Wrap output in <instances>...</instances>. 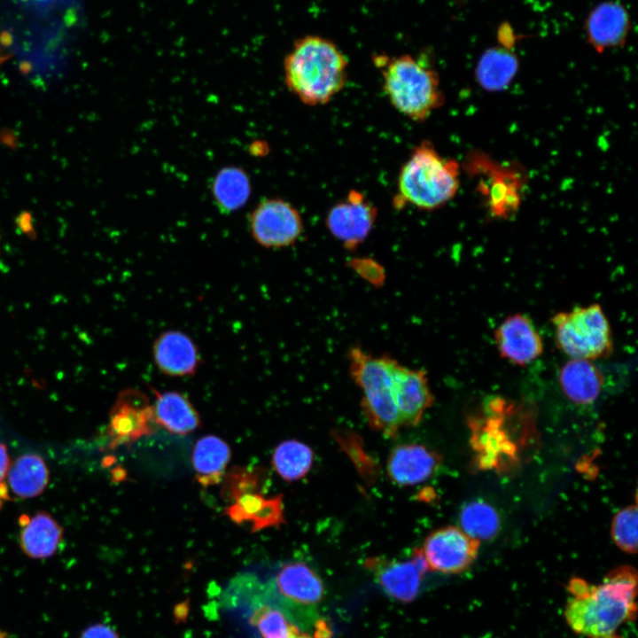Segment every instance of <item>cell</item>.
Returning a JSON list of instances; mask_svg holds the SVG:
<instances>
[{
  "instance_id": "6da1fadb",
  "label": "cell",
  "mask_w": 638,
  "mask_h": 638,
  "mask_svg": "<svg viewBox=\"0 0 638 638\" xmlns=\"http://www.w3.org/2000/svg\"><path fill=\"white\" fill-rule=\"evenodd\" d=\"M80 14H43L0 0L1 48L16 58L28 78L54 80L68 66Z\"/></svg>"
},
{
  "instance_id": "7a4b0ae2",
  "label": "cell",
  "mask_w": 638,
  "mask_h": 638,
  "mask_svg": "<svg viewBox=\"0 0 638 638\" xmlns=\"http://www.w3.org/2000/svg\"><path fill=\"white\" fill-rule=\"evenodd\" d=\"M564 616L577 634L586 638H624L621 630L636 617L637 574L622 566L591 585L580 578L570 580Z\"/></svg>"
},
{
  "instance_id": "3957f363",
  "label": "cell",
  "mask_w": 638,
  "mask_h": 638,
  "mask_svg": "<svg viewBox=\"0 0 638 638\" xmlns=\"http://www.w3.org/2000/svg\"><path fill=\"white\" fill-rule=\"evenodd\" d=\"M347 60L331 40L319 35L298 39L284 61L288 89L307 105L330 102L346 85Z\"/></svg>"
},
{
  "instance_id": "277c9868",
  "label": "cell",
  "mask_w": 638,
  "mask_h": 638,
  "mask_svg": "<svg viewBox=\"0 0 638 638\" xmlns=\"http://www.w3.org/2000/svg\"><path fill=\"white\" fill-rule=\"evenodd\" d=\"M459 173L455 160L443 158L430 142H422L401 168L394 206L411 205L427 211L440 208L455 196Z\"/></svg>"
},
{
  "instance_id": "5b68a950",
  "label": "cell",
  "mask_w": 638,
  "mask_h": 638,
  "mask_svg": "<svg viewBox=\"0 0 638 638\" xmlns=\"http://www.w3.org/2000/svg\"><path fill=\"white\" fill-rule=\"evenodd\" d=\"M392 105L414 121H425L444 102L436 70L408 54L376 57Z\"/></svg>"
},
{
  "instance_id": "8992f818",
  "label": "cell",
  "mask_w": 638,
  "mask_h": 638,
  "mask_svg": "<svg viewBox=\"0 0 638 638\" xmlns=\"http://www.w3.org/2000/svg\"><path fill=\"white\" fill-rule=\"evenodd\" d=\"M347 360L349 375L362 391L361 407L369 425L387 438H395L401 424L393 393L394 359L354 346L347 352Z\"/></svg>"
},
{
  "instance_id": "52a82bcc",
  "label": "cell",
  "mask_w": 638,
  "mask_h": 638,
  "mask_svg": "<svg viewBox=\"0 0 638 638\" xmlns=\"http://www.w3.org/2000/svg\"><path fill=\"white\" fill-rule=\"evenodd\" d=\"M324 596L319 575L303 562L284 564L272 580L258 590V604L266 603L280 610L298 627L315 623L317 606Z\"/></svg>"
},
{
  "instance_id": "ba28073f",
  "label": "cell",
  "mask_w": 638,
  "mask_h": 638,
  "mask_svg": "<svg viewBox=\"0 0 638 638\" xmlns=\"http://www.w3.org/2000/svg\"><path fill=\"white\" fill-rule=\"evenodd\" d=\"M551 322L556 344L570 359L594 361L611 354L612 332L599 304L558 312L552 316Z\"/></svg>"
},
{
  "instance_id": "9c48e42d",
  "label": "cell",
  "mask_w": 638,
  "mask_h": 638,
  "mask_svg": "<svg viewBox=\"0 0 638 638\" xmlns=\"http://www.w3.org/2000/svg\"><path fill=\"white\" fill-rule=\"evenodd\" d=\"M249 229L253 240L268 249L292 245L303 232L300 211L280 198L261 200L249 215Z\"/></svg>"
},
{
  "instance_id": "30bf717a",
  "label": "cell",
  "mask_w": 638,
  "mask_h": 638,
  "mask_svg": "<svg viewBox=\"0 0 638 638\" xmlns=\"http://www.w3.org/2000/svg\"><path fill=\"white\" fill-rule=\"evenodd\" d=\"M478 545L461 528L446 526L432 532L420 549L429 571L457 574L473 563Z\"/></svg>"
},
{
  "instance_id": "8fae6325",
  "label": "cell",
  "mask_w": 638,
  "mask_h": 638,
  "mask_svg": "<svg viewBox=\"0 0 638 638\" xmlns=\"http://www.w3.org/2000/svg\"><path fill=\"white\" fill-rule=\"evenodd\" d=\"M377 216V207L362 192L351 191L330 208L325 224L346 249L354 251L366 240Z\"/></svg>"
},
{
  "instance_id": "7c38bea8",
  "label": "cell",
  "mask_w": 638,
  "mask_h": 638,
  "mask_svg": "<svg viewBox=\"0 0 638 638\" xmlns=\"http://www.w3.org/2000/svg\"><path fill=\"white\" fill-rule=\"evenodd\" d=\"M152 404L140 390L128 388L120 393L110 416L108 433L111 446L129 445L153 430Z\"/></svg>"
},
{
  "instance_id": "4fadbf2b",
  "label": "cell",
  "mask_w": 638,
  "mask_h": 638,
  "mask_svg": "<svg viewBox=\"0 0 638 638\" xmlns=\"http://www.w3.org/2000/svg\"><path fill=\"white\" fill-rule=\"evenodd\" d=\"M366 566L384 592L401 603H410L417 596L424 575L429 571L420 548L414 549L408 560L373 557L366 561Z\"/></svg>"
},
{
  "instance_id": "5bb4252c",
  "label": "cell",
  "mask_w": 638,
  "mask_h": 638,
  "mask_svg": "<svg viewBox=\"0 0 638 638\" xmlns=\"http://www.w3.org/2000/svg\"><path fill=\"white\" fill-rule=\"evenodd\" d=\"M631 28L630 14L619 0L598 3L584 20L586 41L598 53L625 45Z\"/></svg>"
},
{
  "instance_id": "9a60e30c",
  "label": "cell",
  "mask_w": 638,
  "mask_h": 638,
  "mask_svg": "<svg viewBox=\"0 0 638 638\" xmlns=\"http://www.w3.org/2000/svg\"><path fill=\"white\" fill-rule=\"evenodd\" d=\"M393 393L401 426H417L434 402L424 370L411 369L393 360Z\"/></svg>"
},
{
  "instance_id": "2e32d148",
  "label": "cell",
  "mask_w": 638,
  "mask_h": 638,
  "mask_svg": "<svg viewBox=\"0 0 638 638\" xmlns=\"http://www.w3.org/2000/svg\"><path fill=\"white\" fill-rule=\"evenodd\" d=\"M500 355L517 366H525L543 353V341L532 319L521 313L507 316L494 333Z\"/></svg>"
},
{
  "instance_id": "e0dca14e",
  "label": "cell",
  "mask_w": 638,
  "mask_h": 638,
  "mask_svg": "<svg viewBox=\"0 0 638 638\" xmlns=\"http://www.w3.org/2000/svg\"><path fill=\"white\" fill-rule=\"evenodd\" d=\"M152 353L158 370L171 377H193L201 363L198 345L189 334L179 330L159 334Z\"/></svg>"
},
{
  "instance_id": "ac0fdd59",
  "label": "cell",
  "mask_w": 638,
  "mask_h": 638,
  "mask_svg": "<svg viewBox=\"0 0 638 638\" xmlns=\"http://www.w3.org/2000/svg\"><path fill=\"white\" fill-rule=\"evenodd\" d=\"M440 455L421 444H401L392 449L386 463L387 474L394 484L414 486L431 478L440 467Z\"/></svg>"
},
{
  "instance_id": "d6986e66",
  "label": "cell",
  "mask_w": 638,
  "mask_h": 638,
  "mask_svg": "<svg viewBox=\"0 0 638 638\" xmlns=\"http://www.w3.org/2000/svg\"><path fill=\"white\" fill-rule=\"evenodd\" d=\"M155 396L152 404L154 423L169 432L188 434L201 425L200 416L190 399L178 391L159 392L151 388Z\"/></svg>"
},
{
  "instance_id": "ffe728a7",
  "label": "cell",
  "mask_w": 638,
  "mask_h": 638,
  "mask_svg": "<svg viewBox=\"0 0 638 638\" xmlns=\"http://www.w3.org/2000/svg\"><path fill=\"white\" fill-rule=\"evenodd\" d=\"M558 383L563 393L572 402L588 405L599 397L603 375L593 361L569 359L559 370Z\"/></svg>"
},
{
  "instance_id": "44dd1931",
  "label": "cell",
  "mask_w": 638,
  "mask_h": 638,
  "mask_svg": "<svg viewBox=\"0 0 638 638\" xmlns=\"http://www.w3.org/2000/svg\"><path fill=\"white\" fill-rule=\"evenodd\" d=\"M519 67L517 56L510 48L494 46L483 51L475 67L478 84L489 91L506 89Z\"/></svg>"
},
{
  "instance_id": "7402d4cb",
  "label": "cell",
  "mask_w": 638,
  "mask_h": 638,
  "mask_svg": "<svg viewBox=\"0 0 638 638\" xmlns=\"http://www.w3.org/2000/svg\"><path fill=\"white\" fill-rule=\"evenodd\" d=\"M230 459V449L223 440L214 435L200 438L191 455L197 481L203 486L221 483Z\"/></svg>"
},
{
  "instance_id": "603a6c76",
  "label": "cell",
  "mask_w": 638,
  "mask_h": 638,
  "mask_svg": "<svg viewBox=\"0 0 638 638\" xmlns=\"http://www.w3.org/2000/svg\"><path fill=\"white\" fill-rule=\"evenodd\" d=\"M22 525L20 546L26 555L41 559L55 554L62 541L63 530L50 514L37 512Z\"/></svg>"
},
{
  "instance_id": "cb8c5ba5",
  "label": "cell",
  "mask_w": 638,
  "mask_h": 638,
  "mask_svg": "<svg viewBox=\"0 0 638 638\" xmlns=\"http://www.w3.org/2000/svg\"><path fill=\"white\" fill-rule=\"evenodd\" d=\"M211 191L219 211L230 214L246 204L252 193V183L245 169L228 166L221 168L214 175Z\"/></svg>"
},
{
  "instance_id": "d4e9b609",
  "label": "cell",
  "mask_w": 638,
  "mask_h": 638,
  "mask_svg": "<svg viewBox=\"0 0 638 638\" xmlns=\"http://www.w3.org/2000/svg\"><path fill=\"white\" fill-rule=\"evenodd\" d=\"M6 475L12 492L19 498L39 495L49 482L48 468L43 458L35 454L19 456L10 464Z\"/></svg>"
},
{
  "instance_id": "484cf974",
  "label": "cell",
  "mask_w": 638,
  "mask_h": 638,
  "mask_svg": "<svg viewBox=\"0 0 638 638\" xmlns=\"http://www.w3.org/2000/svg\"><path fill=\"white\" fill-rule=\"evenodd\" d=\"M314 454L309 446L287 440L276 446L272 455V465L276 473L286 482L304 478L310 471Z\"/></svg>"
},
{
  "instance_id": "4316f807",
  "label": "cell",
  "mask_w": 638,
  "mask_h": 638,
  "mask_svg": "<svg viewBox=\"0 0 638 638\" xmlns=\"http://www.w3.org/2000/svg\"><path fill=\"white\" fill-rule=\"evenodd\" d=\"M461 529L479 541L494 538L501 525L496 510L489 503L474 501L466 504L460 514Z\"/></svg>"
},
{
  "instance_id": "83f0119b",
  "label": "cell",
  "mask_w": 638,
  "mask_h": 638,
  "mask_svg": "<svg viewBox=\"0 0 638 638\" xmlns=\"http://www.w3.org/2000/svg\"><path fill=\"white\" fill-rule=\"evenodd\" d=\"M265 474L260 468L235 466L224 472L221 480V496L231 503L239 497L251 494L261 493L265 481Z\"/></svg>"
},
{
  "instance_id": "f1b7e54d",
  "label": "cell",
  "mask_w": 638,
  "mask_h": 638,
  "mask_svg": "<svg viewBox=\"0 0 638 638\" xmlns=\"http://www.w3.org/2000/svg\"><path fill=\"white\" fill-rule=\"evenodd\" d=\"M252 609L250 622L262 638H292L299 632L298 627L272 605L261 603L253 605Z\"/></svg>"
},
{
  "instance_id": "f546056e",
  "label": "cell",
  "mask_w": 638,
  "mask_h": 638,
  "mask_svg": "<svg viewBox=\"0 0 638 638\" xmlns=\"http://www.w3.org/2000/svg\"><path fill=\"white\" fill-rule=\"evenodd\" d=\"M637 507L629 505L614 517L611 533L615 544L626 553L637 551Z\"/></svg>"
},
{
  "instance_id": "4dcf8cb0",
  "label": "cell",
  "mask_w": 638,
  "mask_h": 638,
  "mask_svg": "<svg viewBox=\"0 0 638 638\" xmlns=\"http://www.w3.org/2000/svg\"><path fill=\"white\" fill-rule=\"evenodd\" d=\"M21 7L43 14H64L82 11V0H13Z\"/></svg>"
},
{
  "instance_id": "1f68e13d",
  "label": "cell",
  "mask_w": 638,
  "mask_h": 638,
  "mask_svg": "<svg viewBox=\"0 0 638 638\" xmlns=\"http://www.w3.org/2000/svg\"><path fill=\"white\" fill-rule=\"evenodd\" d=\"M81 638H118V635L110 626L96 624L88 627Z\"/></svg>"
},
{
  "instance_id": "d6a6232c",
  "label": "cell",
  "mask_w": 638,
  "mask_h": 638,
  "mask_svg": "<svg viewBox=\"0 0 638 638\" xmlns=\"http://www.w3.org/2000/svg\"><path fill=\"white\" fill-rule=\"evenodd\" d=\"M9 467L10 461L6 447L0 442V484L4 479Z\"/></svg>"
},
{
  "instance_id": "836d02e7",
  "label": "cell",
  "mask_w": 638,
  "mask_h": 638,
  "mask_svg": "<svg viewBox=\"0 0 638 638\" xmlns=\"http://www.w3.org/2000/svg\"><path fill=\"white\" fill-rule=\"evenodd\" d=\"M12 58L11 54L0 47V66Z\"/></svg>"
},
{
  "instance_id": "e575fe53",
  "label": "cell",
  "mask_w": 638,
  "mask_h": 638,
  "mask_svg": "<svg viewBox=\"0 0 638 638\" xmlns=\"http://www.w3.org/2000/svg\"><path fill=\"white\" fill-rule=\"evenodd\" d=\"M292 638H314L307 634H301L300 631L297 632Z\"/></svg>"
}]
</instances>
